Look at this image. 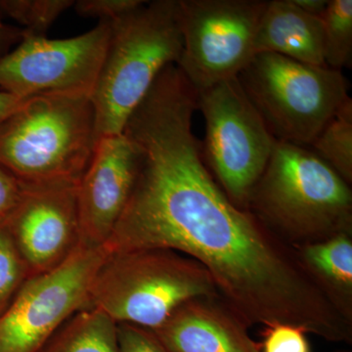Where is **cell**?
Wrapping results in <instances>:
<instances>
[{"label":"cell","instance_id":"14","mask_svg":"<svg viewBox=\"0 0 352 352\" xmlns=\"http://www.w3.org/2000/svg\"><path fill=\"white\" fill-rule=\"evenodd\" d=\"M254 55L274 53L314 66H326L320 18L303 12L293 0H270L259 21Z\"/></svg>","mask_w":352,"mask_h":352},{"label":"cell","instance_id":"9","mask_svg":"<svg viewBox=\"0 0 352 352\" xmlns=\"http://www.w3.org/2000/svg\"><path fill=\"white\" fill-rule=\"evenodd\" d=\"M109 254L80 247L59 267L30 278L0 314V352H41L74 314L89 307L90 287Z\"/></svg>","mask_w":352,"mask_h":352},{"label":"cell","instance_id":"5","mask_svg":"<svg viewBox=\"0 0 352 352\" xmlns=\"http://www.w3.org/2000/svg\"><path fill=\"white\" fill-rule=\"evenodd\" d=\"M199 298H220L208 270L182 252L153 248L109 252L90 287L89 307L117 324L156 331Z\"/></svg>","mask_w":352,"mask_h":352},{"label":"cell","instance_id":"4","mask_svg":"<svg viewBox=\"0 0 352 352\" xmlns=\"http://www.w3.org/2000/svg\"><path fill=\"white\" fill-rule=\"evenodd\" d=\"M107 52L91 98L97 138L122 133L160 74L183 50L179 0L146 1L112 21Z\"/></svg>","mask_w":352,"mask_h":352},{"label":"cell","instance_id":"15","mask_svg":"<svg viewBox=\"0 0 352 352\" xmlns=\"http://www.w3.org/2000/svg\"><path fill=\"white\" fill-rule=\"evenodd\" d=\"M293 249L310 281L352 325V232Z\"/></svg>","mask_w":352,"mask_h":352},{"label":"cell","instance_id":"24","mask_svg":"<svg viewBox=\"0 0 352 352\" xmlns=\"http://www.w3.org/2000/svg\"><path fill=\"white\" fill-rule=\"evenodd\" d=\"M25 185L0 164V226H6L25 195Z\"/></svg>","mask_w":352,"mask_h":352},{"label":"cell","instance_id":"8","mask_svg":"<svg viewBox=\"0 0 352 352\" xmlns=\"http://www.w3.org/2000/svg\"><path fill=\"white\" fill-rule=\"evenodd\" d=\"M267 0H179L183 50L176 64L196 91L238 76L254 56Z\"/></svg>","mask_w":352,"mask_h":352},{"label":"cell","instance_id":"19","mask_svg":"<svg viewBox=\"0 0 352 352\" xmlns=\"http://www.w3.org/2000/svg\"><path fill=\"white\" fill-rule=\"evenodd\" d=\"M74 4L72 0H0V13L24 25L28 34L44 36Z\"/></svg>","mask_w":352,"mask_h":352},{"label":"cell","instance_id":"10","mask_svg":"<svg viewBox=\"0 0 352 352\" xmlns=\"http://www.w3.org/2000/svg\"><path fill=\"white\" fill-rule=\"evenodd\" d=\"M110 34L109 21H99L89 32L67 39L25 32L15 50L0 59V90L19 98L44 92L92 95Z\"/></svg>","mask_w":352,"mask_h":352},{"label":"cell","instance_id":"13","mask_svg":"<svg viewBox=\"0 0 352 352\" xmlns=\"http://www.w3.org/2000/svg\"><path fill=\"white\" fill-rule=\"evenodd\" d=\"M249 326L219 298L183 303L156 331L175 352H261Z\"/></svg>","mask_w":352,"mask_h":352},{"label":"cell","instance_id":"27","mask_svg":"<svg viewBox=\"0 0 352 352\" xmlns=\"http://www.w3.org/2000/svg\"><path fill=\"white\" fill-rule=\"evenodd\" d=\"M293 2L303 12L321 19L327 9L329 0H293Z\"/></svg>","mask_w":352,"mask_h":352},{"label":"cell","instance_id":"16","mask_svg":"<svg viewBox=\"0 0 352 352\" xmlns=\"http://www.w3.org/2000/svg\"><path fill=\"white\" fill-rule=\"evenodd\" d=\"M41 352H120L118 324L92 307L74 314Z\"/></svg>","mask_w":352,"mask_h":352},{"label":"cell","instance_id":"21","mask_svg":"<svg viewBox=\"0 0 352 352\" xmlns=\"http://www.w3.org/2000/svg\"><path fill=\"white\" fill-rule=\"evenodd\" d=\"M261 352H311L307 333L288 324L266 326L263 331Z\"/></svg>","mask_w":352,"mask_h":352},{"label":"cell","instance_id":"1","mask_svg":"<svg viewBox=\"0 0 352 352\" xmlns=\"http://www.w3.org/2000/svg\"><path fill=\"white\" fill-rule=\"evenodd\" d=\"M194 101L171 96L136 111L124 133L141 154L131 198L104 247L168 249L201 264L249 327L288 324L331 342L352 325L305 274L293 248L224 193L193 131Z\"/></svg>","mask_w":352,"mask_h":352},{"label":"cell","instance_id":"22","mask_svg":"<svg viewBox=\"0 0 352 352\" xmlns=\"http://www.w3.org/2000/svg\"><path fill=\"white\" fill-rule=\"evenodd\" d=\"M120 352H175L150 329L118 324Z\"/></svg>","mask_w":352,"mask_h":352},{"label":"cell","instance_id":"6","mask_svg":"<svg viewBox=\"0 0 352 352\" xmlns=\"http://www.w3.org/2000/svg\"><path fill=\"white\" fill-rule=\"evenodd\" d=\"M278 141L310 146L351 97L342 71L259 53L237 76Z\"/></svg>","mask_w":352,"mask_h":352},{"label":"cell","instance_id":"3","mask_svg":"<svg viewBox=\"0 0 352 352\" xmlns=\"http://www.w3.org/2000/svg\"><path fill=\"white\" fill-rule=\"evenodd\" d=\"M248 210L289 247L352 232V194L305 146L278 141L252 189Z\"/></svg>","mask_w":352,"mask_h":352},{"label":"cell","instance_id":"18","mask_svg":"<svg viewBox=\"0 0 352 352\" xmlns=\"http://www.w3.org/2000/svg\"><path fill=\"white\" fill-rule=\"evenodd\" d=\"M321 23L326 66L338 71H342L344 67H351L352 0H329Z\"/></svg>","mask_w":352,"mask_h":352},{"label":"cell","instance_id":"12","mask_svg":"<svg viewBox=\"0 0 352 352\" xmlns=\"http://www.w3.org/2000/svg\"><path fill=\"white\" fill-rule=\"evenodd\" d=\"M6 226L31 277L59 267L80 247L76 186H25Z\"/></svg>","mask_w":352,"mask_h":352},{"label":"cell","instance_id":"20","mask_svg":"<svg viewBox=\"0 0 352 352\" xmlns=\"http://www.w3.org/2000/svg\"><path fill=\"white\" fill-rule=\"evenodd\" d=\"M29 268L7 226H0V314L6 311L25 282Z\"/></svg>","mask_w":352,"mask_h":352},{"label":"cell","instance_id":"23","mask_svg":"<svg viewBox=\"0 0 352 352\" xmlns=\"http://www.w3.org/2000/svg\"><path fill=\"white\" fill-rule=\"evenodd\" d=\"M145 2L144 0H78L74 6L82 17L112 22L136 10Z\"/></svg>","mask_w":352,"mask_h":352},{"label":"cell","instance_id":"11","mask_svg":"<svg viewBox=\"0 0 352 352\" xmlns=\"http://www.w3.org/2000/svg\"><path fill=\"white\" fill-rule=\"evenodd\" d=\"M141 154L126 134L104 136L76 185L80 247H104L138 178Z\"/></svg>","mask_w":352,"mask_h":352},{"label":"cell","instance_id":"26","mask_svg":"<svg viewBox=\"0 0 352 352\" xmlns=\"http://www.w3.org/2000/svg\"><path fill=\"white\" fill-rule=\"evenodd\" d=\"M25 99L0 90V124L20 107Z\"/></svg>","mask_w":352,"mask_h":352},{"label":"cell","instance_id":"7","mask_svg":"<svg viewBox=\"0 0 352 352\" xmlns=\"http://www.w3.org/2000/svg\"><path fill=\"white\" fill-rule=\"evenodd\" d=\"M196 92L197 110L205 119L201 149L206 164L227 197L247 210L277 139L237 76Z\"/></svg>","mask_w":352,"mask_h":352},{"label":"cell","instance_id":"17","mask_svg":"<svg viewBox=\"0 0 352 352\" xmlns=\"http://www.w3.org/2000/svg\"><path fill=\"white\" fill-rule=\"evenodd\" d=\"M312 151L347 183H352V100L340 108L312 144Z\"/></svg>","mask_w":352,"mask_h":352},{"label":"cell","instance_id":"2","mask_svg":"<svg viewBox=\"0 0 352 352\" xmlns=\"http://www.w3.org/2000/svg\"><path fill=\"white\" fill-rule=\"evenodd\" d=\"M97 141L91 94L32 95L0 124V164L25 186H76Z\"/></svg>","mask_w":352,"mask_h":352},{"label":"cell","instance_id":"25","mask_svg":"<svg viewBox=\"0 0 352 352\" xmlns=\"http://www.w3.org/2000/svg\"><path fill=\"white\" fill-rule=\"evenodd\" d=\"M25 34L24 29L0 22V59L11 52L14 46H17L23 41Z\"/></svg>","mask_w":352,"mask_h":352}]
</instances>
